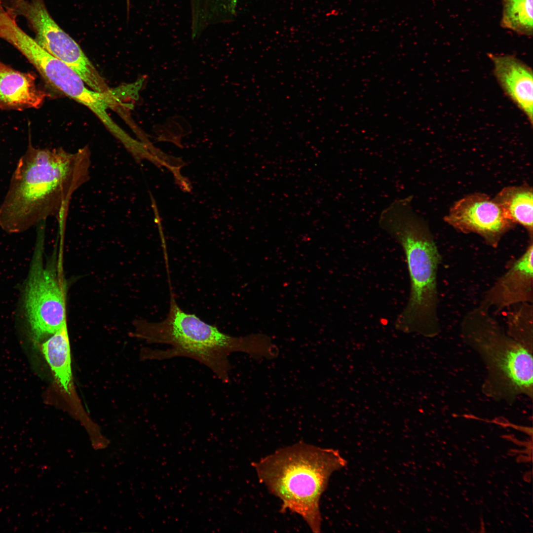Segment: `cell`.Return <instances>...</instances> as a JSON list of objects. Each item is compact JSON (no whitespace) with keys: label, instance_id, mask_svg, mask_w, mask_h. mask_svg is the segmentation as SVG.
<instances>
[{"label":"cell","instance_id":"6da1fadb","mask_svg":"<svg viewBox=\"0 0 533 533\" xmlns=\"http://www.w3.org/2000/svg\"><path fill=\"white\" fill-rule=\"evenodd\" d=\"M90 152L42 149L31 143L20 158L0 206V227L24 231L55 215H64L74 193L89 178Z\"/></svg>","mask_w":533,"mask_h":533},{"label":"cell","instance_id":"7a4b0ae2","mask_svg":"<svg viewBox=\"0 0 533 533\" xmlns=\"http://www.w3.org/2000/svg\"><path fill=\"white\" fill-rule=\"evenodd\" d=\"M168 312L162 321L135 322V335L151 343L170 346L165 350L146 348L142 356L147 359L164 360L176 357L194 359L209 368L225 383L229 381L231 368L228 360L233 352L247 353L256 359H272L276 347L264 336L234 337L224 333L196 315L184 311L170 289Z\"/></svg>","mask_w":533,"mask_h":533},{"label":"cell","instance_id":"3957f363","mask_svg":"<svg viewBox=\"0 0 533 533\" xmlns=\"http://www.w3.org/2000/svg\"><path fill=\"white\" fill-rule=\"evenodd\" d=\"M413 198L410 195L391 202L381 213L379 225L402 247L409 274L410 295L396 327L434 337L440 332L437 274L441 256L427 224L413 209Z\"/></svg>","mask_w":533,"mask_h":533},{"label":"cell","instance_id":"277c9868","mask_svg":"<svg viewBox=\"0 0 533 533\" xmlns=\"http://www.w3.org/2000/svg\"><path fill=\"white\" fill-rule=\"evenodd\" d=\"M346 464L338 450L301 442L253 462L260 482L281 501V510L298 514L316 533L321 531V496L332 474Z\"/></svg>","mask_w":533,"mask_h":533},{"label":"cell","instance_id":"5b68a950","mask_svg":"<svg viewBox=\"0 0 533 533\" xmlns=\"http://www.w3.org/2000/svg\"><path fill=\"white\" fill-rule=\"evenodd\" d=\"M460 335L484 364L486 396L508 404L521 395L533 399V353L508 335L490 310L479 305L466 313Z\"/></svg>","mask_w":533,"mask_h":533},{"label":"cell","instance_id":"8992f818","mask_svg":"<svg viewBox=\"0 0 533 533\" xmlns=\"http://www.w3.org/2000/svg\"><path fill=\"white\" fill-rule=\"evenodd\" d=\"M43 246L37 248L25 287L23 304L34 340L52 335L67 323L66 295L61 263L43 265Z\"/></svg>","mask_w":533,"mask_h":533},{"label":"cell","instance_id":"52a82bcc","mask_svg":"<svg viewBox=\"0 0 533 533\" xmlns=\"http://www.w3.org/2000/svg\"><path fill=\"white\" fill-rule=\"evenodd\" d=\"M12 11L26 18L41 47L73 69L93 90L110 93L105 79L77 42L53 19L43 0H16Z\"/></svg>","mask_w":533,"mask_h":533},{"label":"cell","instance_id":"ba28073f","mask_svg":"<svg viewBox=\"0 0 533 533\" xmlns=\"http://www.w3.org/2000/svg\"><path fill=\"white\" fill-rule=\"evenodd\" d=\"M22 54L35 67L51 87L88 107L122 142L129 135L109 116L112 97L86 87L81 78L73 69L41 47L36 41L24 47Z\"/></svg>","mask_w":533,"mask_h":533},{"label":"cell","instance_id":"9c48e42d","mask_svg":"<svg viewBox=\"0 0 533 533\" xmlns=\"http://www.w3.org/2000/svg\"><path fill=\"white\" fill-rule=\"evenodd\" d=\"M444 221L459 232L477 234L493 248L498 246L503 236L515 225L505 217L493 198L480 192L455 202Z\"/></svg>","mask_w":533,"mask_h":533},{"label":"cell","instance_id":"30bf717a","mask_svg":"<svg viewBox=\"0 0 533 533\" xmlns=\"http://www.w3.org/2000/svg\"><path fill=\"white\" fill-rule=\"evenodd\" d=\"M533 241L525 252L486 291L480 305L498 312L533 302Z\"/></svg>","mask_w":533,"mask_h":533},{"label":"cell","instance_id":"8fae6325","mask_svg":"<svg viewBox=\"0 0 533 533\" xmlns=\"http://www.w3.org/2000/svg\"><path fill=\"white\" fill-rule=\"evenodd\" d=\"M489 56L494 66V74L503 90L525 114L533 124V80L532 69L511 55Z\"/></svg>","mask_w":533,"mask_h":533},{"label":"cell","instance_id":"7c38bea8","mask_svg":"<svg viewBox=\"0 0 533 533\" xmlns=\"http://www.w3.org/2000/svg\"><path fill=\"white\" fill-rule=\"evenodd\" d=\"M32 73H23L0 62V108L22 110L39 108L45 94Z\"/></svg>","mask_w":533,"mask_h":533},{"label":"cell","instance_id":"4fadbf2b","mask_svg":"<svg viewBox=\"0 0 533 533\" xmlns=\"http://www.w3.org/2000/svg\"><path fill=\"white\" fill-rule=\"evenodd\" d=\"M533 188L527 184L504 187L494 198L505 217L523 226L533 239Z\"/></svg>","mask_w":533,"mask_h":533},{"label":"cell","instance_id":"5bb4252c","mask_svg":"<svg viewBox=\"0 0 533 533\" xmlns=\"http://www.w3.org/2000/svg\"><path fill=\"white\" fill-rule=\"evenodd\" d=\"M41 349L60 386L70 394L72 374L67 323L43 343Z\"/></svg>","mask_w":533,"mask_h":533},{"label":"cell","instance_id":"9a60e30c","mask_svg":"<svg viewBox=\"0 0 533 533\" xmlns=\"http://www.w3.org/2000/svg\"><path fill=\"white\" fill-rule=\"evenodd\" d=\"M501 26L517 34L533 35V0H501Z\"/></svg>","mask_w":533,"mask_h":533},{"label":"cell","instance_id":"2e32d148","mask_svg":"<svg viewBox=\"0 0 533 533\" xmlns=\"http://www.w3.org/2000/svg\"><path fill=\"white\" fill-rule=\"evenodd\" d=\"M508 313L506 332L511 338L533 353V306L525 303Z\"/></svg>","mask_w":533,"mask_h":533}]
</instances>
